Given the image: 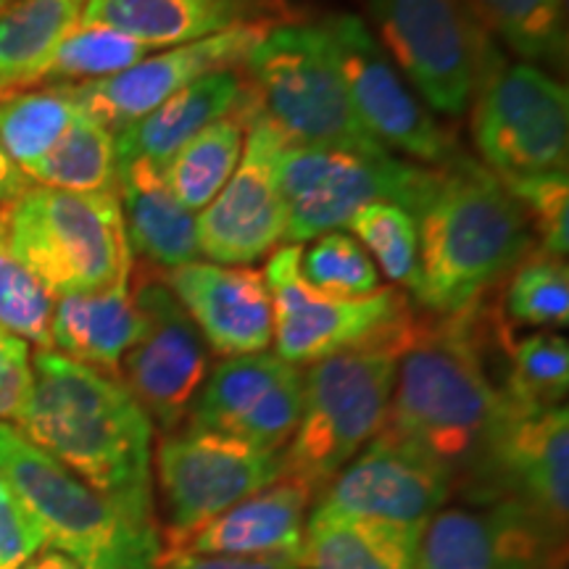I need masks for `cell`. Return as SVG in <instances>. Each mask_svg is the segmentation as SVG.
Segmentation results:
<instances>
[{
    "instance_id": "1",
    "label": "cell",
    "mask_w": 569,
    "mask_h": 569,
    "mask_svg": "<svg viewBox=\"0 0 569 569\" xmlns=\"http://www.w3.org/2000/svg\"><path fill=\"white\" fill-rule=\"evenodd\" d=\"M13 427L142 530L159 532L156 427L119 377L56 351L32 356V388Z\"/></svg>"
},
{
    "instance_id": "2",
    "label": "cell",
    "mask_w": 569,
    "mask_h": 569,
    "mask_svg": "<svg viewBox=\"0 0 569 569\" xmlns=\"http://www.w3.org/2000/svg\"><path fill=\"white\" fill-rule=\"evenodd\" d=\"M482 303L419 319L396 369L382 432L443 469L465 490L486 459L503 411V390L486 367Z\"/></svg>"
},
{
    "instance_id": "3",
    "label": "cell",
    "mask_w": 569,
    "mask_h": 569,
    "mask_svg": "<svg viewBox=\"0 0 569 569\" xmlns=\"http://www.w3.org/2000/svg\"><path fill=\"white\" fill-rule=\"evenodd\" d=\"M411 217L419 234L411 296L430 317H451L482 303L488 290L532 251L522 206L486 163L465 153L436 167Z\"/></svg>"
},
{
    "instance_id": "4",
    "label": "cell",
    "mask_w": 569,
    "mask_h": 569,
    "mask_svg": "<svg viewBox=\"0 0 569 569\" xmlns=\"http://www.w3.org/2000/svg\"><path fill=\"white\" fill-rule=\"evenodd\" d=\"M0 238L56 298L101 293L132 274L119 190L69 193L30 184L0 209Z\"/></svg>"
},
{
    "instance_id": "5",
    "label": "cell",
    "mask_w": 569,
    "mask_h": 569,
    "mask_svg": "<svg viewBox=\"0 0 569 569\" xmlns=\"http://www.w3.org/2000/svg\"><path fill=\"white\" fill-rule=\"evenodd\" d=\"M407 343L353 348L309 365L301 419L282 451V478L301 482L317 498L369 440L380 436Z\"/></svg>"
},
{
    "instance_id": "6",
    "label": "cell",
    "mask_w": 569,
    "mask_h": 569,
    "mask_svg": "<svg viewBox=\"0 0 569 569\" xmlns=\"http://www.w3.org/2000/svg\"><path fill=\"white\" fill-rule=\"evenodd\" d=\"M0 475L40 530L42 543L80 569H159V532L124 519L11 422H0Z\"/></svg>"
},
{
    "instance_id": "7",
    "label": "cell",
    "mask_w": 569,
    "mask_h": 569,
    "mask_svg": "<svg viewBox=\"0 0 569 569\" xmlns=\"http://www.w3.org/2000/svg\"><path fill=\"white\" fill-rule=\"evenodd\" d=\"M240 71L256 111L288 142L386 151L356 117L322 24H272Z\"/></svg>"
},
{
    "instance_id": "8",
    "label": "cell",
    "mask_w": 569,
    "mask_h": 569,
    "mask_svg": "<svg viewBox=\"0 0 569 569\" xmlns=\"http://www.w3.org/2000/svg\"><path fill=\"white\" fill-rule=\"evenodd\" d=\"M472 138L498 180L559 174L569 167V92L551 71L490 48L472 92Z\"/></svg>"
},
{
    "instance_id": "9",
    "label": "cell",
    "mask_w": 569,
    "mask_h": 569,
    "mask_svg": "<svg viewBox=\"0 0 569 569\" xmlns=\"http://www.w3.org/2000/svg\"><path fill=\"white\" fill-rule=\"evenodd\" d=\"M432 174L436 167L407 163L390 151L356 153L284 140L277 153V184L288 209L284 246L343 230L361 206L375 201L415 211Z\"/></svg>"
},
{
    "instance_id": "10",
    "label": "cell",
    "mask_w": 569,
    "mask_h": 569,
    "mask_svg": "<svg viewBox=\"0 0 569 569\" xmlns=\"http://www.w3.org/2000/svg\"><path fill=\"white\" fill-rule=\"evenodd\" d=\"M280 478L282 453L193 427L163 436L153 446V482H159L167 515L159 525V567L180 557L213 517Z\"/></svg>"
},
{
    "instance_id": "11",
    "label": "cell",
    "mask_w": 569,
    "mask_h": 569,
    "mask_svg": "<svg viewBox=\"0 0 569 569\" xmlns=\"http://www.w3.org/2000/svg\"><path fill=\"white\" fill-rule=\"evenodd\" d=\"M301 251V246H280L264 272L272 298V343L282 361L306 367L353 348L411 338L417 315L401 290L382 288L353 301L325 298L303 282Z\"/></svg>"
},
{
    "instance_id": "12",
    "label": "cell",
    "mask_w": 569,
    "mask_h": 569,
    "mask_svg": "<svg viewBox=\"0 0 569 569\" xmlns=\"http://www.w3.org/2000/svg\"><path fill=\"white\" fill-rule=\"evenodd\" d=\"M375 38L417 90L446 117L469 109L480 67L496 46L467 0H367Z\"/></svg>"
},
{
    "instance_id": "13",
    "label": "cell",
    "mask_w": 569,
    "mask_h": 569,
    "mask_svg": "<svg viewBox=\"0 0 569 569\" xmlns=\"http://www.w3.org/2000/svg\"><path fill=\"white\" fill-rule=\"evenodd\" d=\"M319 24L356 117L386 151H398L425 167H446L461 156L457 138L427 109L365 19L336 13Z\"/></svg>"
},
{
    "instance_id": "14",
    "label": "cell",
    "mask_w": 569,
    "mask_h": 569,
    "mask_svg": "<svg viewBox=\"0 0 569 569\" xmlns=\"http://www.w3.org/2000/svg\"><path fill=\"white\" fill-rule=\"evenodd\" d=\"M130 290L142 332L127 351L119 380L163 436L182 430L209 377V346L159 269L132 264Z\"/></svg>"
},
{
    "instance_id": "15",
    "label": "cell",
    "mask_w": 569,
    "mask_h": 569,
    "mask_svg": "<svg viewBox=\"0 0 569 569\" xmlns=\"http://www.w3.org/2000/svg\"><path fill=\"white\" fill-rule=\"evenodd\" d=\"M469 501L509 498L551 528L569 519V415L565 407L532 409L503 393V411L486 459L465 488Z\"/></svg>"
},
{
    "instance_id": "16",
    "label": "cell",
    "mask_w": 569,
    "mask_h": 569,
    "mask_svg": "<svg viewBox=\"0 0 569 569\" xmlns=\"http://www.w3.org/2000/svg\"><path fill=\"white\" fill-rule=\"evenodd\" d=\"M246 148L217 198L198 211V251L213 264L251 267L284 246L288 209L277 184V153L284 138L256 111L246 113Z\"/></svg>"
},
{
    "instance_id": "17",
    "label": "cell",
    "mask_w": 569,
    "mask_h": 569,
    "mask_svg": "<svg viewBox=\"0 0 569 569\" xmlns=\"http://www.w3.org/2000/svg\"><path fill=\"white\" fill-rule=\"evenodd\" d=\"M451 493L443 469L380 430L317 496V509L419 540Z\"/></svg>"
},
{
    "instance_id": "18",
    "label": "cell",
    "mask_w": 569,
    "mask_h": 569,
    "mask_svg": "<svg viewBox=\"0 0 569 569\" xmlns=\"http://www.w3.org/2000/svg\"><path fill=\"white\" fill-rule=\"evenodd\" d=\"M567 532L509 498L443 507L417 546V569H561Z\"/></svg>"
},
{
    "instance_id": "19",
    "label": "cell",
    "mask_w": 569,
    "mask_h": 569,
    "mask_svg": "<svg viewBox=\"0 0 569 569\" xmlns=\"http://www.w3.org/2000/svg\"><path fill=\"white\" fill-rule=\"evenodd\" d=\"M269 27L272 24H261V21L230 27L211 38L148 56L134 67L124 69L122 74L96 82L63 84V88L69 90L82 113L109 127L111 132H119L151 113L156 106L169 101L190 82L213 74V71L243 69L248 53L264 38Z\"/></svg>"
},
{
    "instance_id": "20",
    "label": "cell",
    "mask_w": 569,
    "mask_h": 569,
    "mask_svg": "<svg viewBox=\"0 0 569 569\" xmlns=\"http://www.w3.org/2000/svg\"><path fill=\"white\" fill-rule=\"evenodd\" d=\"M163 280L193 319L209 351L230 359L272 346V298L264 272L190 261L163 272Z\"/></svg>"
},
{
    "instance_id": "21",
    "label": "cell",
    "mask_w": 569,
    "mask_h": 569,
    "mask_svg": "<svg viewBox=\"0 0 569 569\" xmlns=\"http://www.w3.org/2000/svg\"><path fill=\"white\" fill-rule=\"evenodd\" d=\"M311 490L280 478L232 509L213 517L188 540L182 553L193 557L282 559L301 565ZM180 553V557H182Z\"/></svg>"
},
{
    "instance_id": "22",
    "label": "cell",
    "mask_w": 569,
    "mask_h": 569,
    "mask_svg": "<svg viewBox=\"0 0 569 569\" xmlns=\"http://www.w3.org/2000/svg\"><path fill=\"white\" fill-rule=\"evenodd\" d=\"M284 13L288 0H88L80 24L111 27L159 51Z\"/></svg>"
},
{
    "instance_id": "23",
    "label": "cell",
    "mask_w": 569,
    "mask_h": 569,
    "mask_svg": "<svg viewBox=\"0 0 569 569\" xmlns=\"http://www.w3.org/2000/svg\"><path fill=\"white\" fill-rule=\"evenodd\" d=\"M119 203L132 256L163 272L198 261L196 213L177 201L159 163H119Z\"/></svg>"
},
{
    "instance_id": "24",
    "label": "cell",
    "mask_w": 569,
    "mask_h": 569,
    "mask_svg": "<svg viewBox=\"0 0 569 569\" xmlns=\"http://www.w3.org/2000/svg\"><path fill=\"white\" fill-rule=\"evenodd\" d=\"M243 96L246 80L240 69L213 71V74L190 82L188 88H182L169 101L156 106L138 122L113 132L117 161L124 163L132 159H146L163 167L203 127L238 111Z\"/></svg>"
},
{
    "instance_id": "25",
    "label": "cell",
    "mask_w": 569,
    "mask_h": 569,
    "mask_svg": "<svg viewBox=\"0 0 569 569\" xmlns=\"http://www.w3.org/2000/svg\"><path fill=\"white\" fill-rule=\"evenodd\" d=\"M142 315L134 303L130 280L101 293L56 298L51 351L119 377L124 356L138 343Z\"/></svg>"
},
{
    "instance_id": "26",
    "label": "cell",
    "mask_w": 569,
    "mask_h": 569,
    "mask_svg": "<svg viewBox=\"0 0 569 569\" xmlns=\"http://www.w3.org/2000/svg\"><path fill=\"white\" fill-rule=\"evenodd\" d=\"M88 0H9L0 6V96L40 84Z\"/></svg>"
},
{
    "instance_id": "27",
    "label": "cell",
    "mask_w": 569,
    "mask_h": 569,
    "mask_svg": "<svg viewBox=\"0 0 569 569\" xmlns=\"http://www.w3.org/2000/svg\"><path fill=\"white\" fill-rule=\"evenodd\" d=\"M419 540L317 509L306 519L303 569H417Z\"/></svg>"
},
{
    "instance_id": "28",
    "label": "cell",
    "mask_w": 569,
    "mask_h": 569,
    "mask_svg": "<svg viewBox=\"0 0 569 569\" xmlns=\"http://www.w3.org/2000/svg\"><path fill=\"white\" fill-rule=\"evenodd\" d=\"M490 38L525 63L565 71L569 59L567 0H467Z\"/></svg>"
},
{
    "instance_id": "29",
    "label": "cell",
    "mask_w": 569,
    "mask_h": 569,
    "mask_svg": "<svg viewBox=\"0 0 569 569\" xmlns=\"http://www.w3.org/2000/svg\"><path fill=\"white\" fill-rule=\"evenodd\" d=\"M290 367L293 365L282 361L274 351L230 356L219 361L206 377L184 427L232 438L238 425Z\"/></svg>"
},
{
    "instance_id": "30",
    "label": "cell",
    "mask_w": 569,
    "mask_h": 569,
    "mask_svg": "<svg viewBox=\"0 0 569 569\" xmlns=\"http://www.w3.org/2000/svg\"><path fill=\"white\" fill-rule=\"evenodd\" d=\"M246 130L243 113H227L203 127L193 140L184 142L180 151L163 163L169 190L184 209L193 213L203 211L224 188L243 156Z\"/></svg>"
},
{
    "instance_id": "31",
    "label": "cell",
    "mask_w": 569,
    "mask_h": 569,
    "mask_svg": "<svg viewBox=\"0 0 569 569\" xmlns=\"http://www.w3.org/2000/svg\"><path fill=\"white\" fill-rule=\"evenodd\" d=\"M24 174L40 188L69 193H117L119 161L113 132L88 113H80L51 151Z\"/></svg>"
},
{
    "instance_id": "32",
    "label": "cell",
    "mask_w": 569,
    "mask_h": 569,
    "mask_svg": "<svg viewBox=\"0 0 569 569\" xmlns=\"http://www.w3.org/2000/svg\"><path fill=\"white\" fill-rule=\"evenodd\" d=\"M80 113L82 109L63 84L0 96V146L21 172H27L51 151Z\"/></svg>"
},
{
    "instance_id": "33",
    "label": "cell",
    "mask_w": 569,
    "mask_h": 569,
    "mask_svg": "<svg viewBox=\"0 0 569 569\" xmlns=\"http://www.w3.org/2000/svg\"><path fill=\"white\" fill-rule=\"evenodd\" d=\"M507 327L559 330L569 325V269L567 259H557L538 248L525 256L507 277L503 290Z\"/></svg>"
},
{
    "instance_id": "34",
    "label": "cell",
    "mask_w": 569,
    "mask_h": 569,
    "mask_svg": "<svg viewBox=\"0 0 569 569\" xmlns=\"http://www.w3.org/2000/svg\"><path fill=\"white\" fill-rule=\"evenodd\" d=\"M156 48L130 38V34L98 24H77L67 38L59 42L40 84H82L122 74L134 67Z\"/></svg>"
},
{
    "instance_id": "35",
    "label": "cell",
    "mask_w": 569,
    "mask_h": 569,
    "mask_svg": "<svg viewBox=\"0 0 569 569\" xmlns=\"http://www.w3.org/2000/svg\"><path fill=\"white\" fill-rule=\"evenodd\" d=\"M509 353V375L501 390L517 403L532 409L565 407L569 390V343L565 336L538 330L511 340L503 332Z\"/></svg>"
},
{
    "instance_id": "36",
    "label": "cell",
    "mask_w": 569,
    "mask_h": 569,
    "mask_svg": "<svg viewBox=\"0 0 569 569\" xmlns=\"http://www.w3.org/2000/svg\"><path fill=\"white\" fill-rule=\"evenodd\" d=\"M301 277L311 290L325 298L353 301L382 290L380 269L365 246L348 232H325L301 251Z\"/></svg>"
},
{
    "instance_id": "37",
    "label": "cell",
    "mask_w": 569,
    "mask_h": 569,
    "mask_svg": "<svg viewBox=\"0 0 569 569\" xmlns=\"http://www.w3.org/2000/svg\"><path fill=\"white\" fill-rule=\"evenodd\" d=\"M348 227L372 256L375 267H380L390 282L411 293L419 274V234L411 211L390 201H375L361 206L348 219Z\"/></svg>"
},
{
    "instance_id": "38",
    "label": "cell",
    "mask_w": 569,
    "mask_h": 569,
    "mask_svg": "<svg viewBox=\"0 0 569 569\" xmlns=\"http://www.w3.org/2000/svg\"><path fill=\"white\" fill-rule=\"evenodd\" d=\"M56 296L6 248L0 238V327L27 346L51 351Z\"/></svg>"
},
{
    "instance_id": "39",
    "label": "cell",
    "mask_w": 569,
    "mask_h": 569,
    "mask_svg": "<svg viewBox=\"0 0 569 569\" xmlns=\"http://www.w3.org/2000/svg\"><path fill=\"white\" fill-rule=\"evenodd\" d=\"M503 182V180H501ZM507 190L522 206L530 230L538 234V251L567 259L569 253V177L567 172L507 180Z\"/></svg>"
},
{
    "instance_id": "40",
    "label": "cell",
    "mask_w": 569,
    "mask_h": 569,
    "mask_svg": "<svg viewBox=\"0 0 569 569\" xmlns=\"http://www.w3.org/2000/svg\"><path fill=\"white\" fill-rule=\"evenodd\" d=\"M303 409V372L301 367H290L264 398L256 403L251 415L238 425L232 438L251 443L261 451L282 453L293 438L298 419Z\"/></svg>"
},
{
    "instance_id": "41",
    "label": "cell",
    "mask_w": 569,
    "mask_h": 569,
    "mask_svg": "<svg viewBox=\"0 0 569 569\" xmlns=\"http://www.w3.org/2000/svg\"><path fill=\"white\" fill-rule=\"evenodd\" d=\"M40 549H46L40 530L0 475V569H21Z\"/></svg>"
},
{
    "instance_id": "42",
    "label": "cell",
    "mask_w": 569,
    "mask_h": 569,
    "mask_svg": "<svg viewBox=\"0 0 569 569\" xmlns=\"http://www.w3.org/2000/svg\"><path fill=\"white\" fill-rule=\"evenodd\" d=\"M32 388V353L24 340L0 327V422L19 417Z\"/></svg>"
},
{
    "instance_id": "43",
    "label": "cell",
    "mask_w": 569,
    "mask_h": 569,
    "mask_svg": "<svg viewBox=\"0 0 569 569\" xmlns=\"http://www.w3.org/2000/svg\"><path fill=\"white\" fill-rule=\"evenodd\" d=\"M159 569H303L296 561L282 559H240V557H193L182 553Z\"/></svg>"
},
{
    "instance_id": "44",
    "label": "cell",
    "mask_w": 569,
    "mask_h": 569,
    "mask_svg": "<svg viewBox=\"0 0 569 569\" xmlns=\"http://www.w3.org/2000/svg\"><path fill=\"white\" fill-rule=\"evenodd\" d=\"M30 180L21 172L17 163L11 161V156L6 153V148L0 146V209L17 201V198L30 188Z\"/></svg>"
},
{
    "instance_id": "45",
    "label": "cell",
    "mask_w": 569,
    "mask_h": 569,
    "mask_svg": "<svg viewBox=\"0 0 569 569\" xmlns=\"http://www.w3.org/2000/svg\"><path fill=\"white\" fill-rule=\"evenodd\" d=\"M21 569H80V567H77L69 557H63L61 551H53L46 546V549L34 553V557Z\"/></svg>"
},
{
    "instance_id": "46",
    "label": "cell",
    "mask_w": 569,
    "mask_h": 569,
    "mask_svg": "<svg viewBox=\"0 0 569 569\" xmlns=\"http://www.w3.org/2000/svg\"><path fill=\"white\" fill-rule=\"evenodd\" d=\"M0 6H6V3H3V0H0Z\"/></svg>"
},
{
    "instance_id": "47",
    "label": "cell",
    "mask_w": 569,
    "mask_h": 569,
    "mask_svg": "<svg viewBox=\"0 0 569 569\" xmlns=\"http://www.w3.org/2000/svg\"><path fill=\"white\" fill-rule=\"evenodd\" d=\"M3 3H9V0H3Z\"/></svg>"
}]
</instances>
